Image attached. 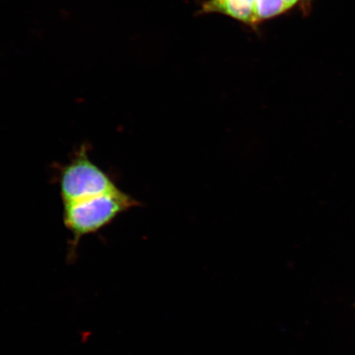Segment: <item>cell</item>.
Returning <instances> with one entry per match:
<instances>
[{"label":"cell","mask_w":355,"mask_h":355,"mask_svg":"<svg viewBox=\"0 0 355 355\" xmlns=\"http://www.w3.org/2000/svg\"><path fill=\"white\" fill-rule=\"evenodd\" d=\"M139 202L121 189L98 196L63 204V222L72 236L68 261L73 263L83 238L98 233L119 216L139 206Z\"/></svg>","instance_id":"cell-1"},{"label":"cell","mask_w":355,"mask_h":355,"mask_svg":"<svg viewBox=\"0 0 355 355\" xmlns=\"http://www.w3.org/2000/svg\"><path fill=\"white\" fill-rule=\"evenodd\" d=\"M88 152L87 145H82L68 163L58 168V184L63 204L119 189L112 176L92 161Z\"/></svg>","instance_id":"cell-2"},{"label":"cell","mask_w":355,"mask_h":355,"mask_svg":"<svg viewBox=\"0 0 355 355\" xmlns=\"http://www.w3.org/2000/svg\"><path fill=\"white\" fill-rule=\"evenodd\" d=\"M311 0H207L204 13H218L252 28L285 15L297 7L309 6Z\"/></svg>","instance_id":"cell-3"}]
</instances>
